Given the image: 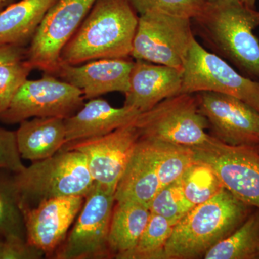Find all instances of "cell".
I'll use <instances>...</instances> for the list:
<instances>
[{
	"instance_id": "cell-1",
	"label": "cell",
	"mask_w": 259,
	"mask_h": 259,
	"mask_svg": "<svg viewBox=\"0 0 259 259\" xmlns=\"http://www.w3.org/2000/svg\"><path fill=\"white\" fill-rule=\"evenodd\" d=\"M204 44L242 74L259 80V11L238 1L207 2L192 19Z\"/></svg>"
},
{
	"instance_id": "cell-2",
	"label": "cell",
	"mask_w": 259,
	"mask_h": 259,
	"mask_svg": "<svg viewBox=\"0 0 259 259\" xmlns=\"http://www.w3.org/2000/svg\"><path fill=\"white\" fill-rule=\"evenodd\" d=\"M139 18L128 0H97L61 51V62L131 58Z\"/></svg>"
},
{
	"instance_id": "cell-3",
	"label": "cell",
	"mask_w": 259,
	"mask_h": 259,
	"mask_svg": "<svg viewBox=\"0 0 259 259\" xmlns=\"http://www.w3.org/2000/svg\"><path fill=\"white\" fill-rule=\"evenodd\" d=\"M253 208L223 189L174 226L165 259L203 258L207 250L241 226Z\"/></svg>"
},
{
	"instance_id": "cell-4",
	"label": "cell",
	"mask_w": 259,
	"mask_h": 259,
	"mask_svg": "<svg viewBox=\"0 0 259 259\" xmlns=\"http://www.w3.org/2000/svg\"><path fill=\"white\" fill-rule=\"evenodd\" d=\"M22 209L32 208L47 199L86 196L95 185L82 153L61 150L51 157L32 162L14 173Z\"/></svg>"
},
{
	"instance_id": "cell-5",
	"label": "cell",
	"mask_w": 259,
	"mask_h": 259,
	"mask_svg": "<svg viewBox=\"0 0 259 259\" xmlns=\"http://www.w3.org/2000/svg\"><path fill=\"white\" fill-rule=\"evenodd\" d=\"M140 139L195 147L211 135L207 119L199 110L195 94L180 93L141 112L134 121Z\"/></svg>"
},
{
	"instance_id": "cell-6",
	"label": "cell",
	"mask_w": 259,
	"mask_h": 259,
	"mask_svg": "<svg viewBox=\"0 0 259 259\" xmlns=\"http://www.w3.org/2000/svg\"><path fill=\"white\" fill-rule=\"evenodd\" d=\"M192 19L153 11L139 15L131 58L182 71L194 39Z\"/></svg>"
},
{
	"instance_id": "cell-7",
	"label": "cell",
	"mask_w": 259,
	"mask_h": 259,
	"mask_svg": "<svg viewBox=\"0 0 259 259\" xmlns=\"http://www.w3.org/2000/svg\"><path fill=\"white\" fill-rule=\"evenodd\" d=\"M213 92L236 97L259 112V80L247 77L194 37L182 69L181 93Z\"/></svg>"
},
{
	"instance_id": "cell-8",
	"label": "cell",
	"mask_w": 259,
	"mask_h": 259,
	"mask_svg": "<svg viewBox=\"0 0 259 259\" xmlns=\"http://www.w3.org/2000/svg\"><path fill=\"white\" fill-rule=\"evenodd\" d=\"M194 161L212 168L225 189L242 202L259 209V148L231 146L211 135L192 147Z\"/></svg>"
},
{
	"instance_id": "cell-9",
	"label": "cell",
	"mask_w": 259,
	"mask_h": 259,
	"mask_svg": "<svg viewBox=\"0 0 259 259\" xmlns=\"http://www.w3.org/2000/svg\"><path fill=\"white\" fill-rule=\"evenodd\" d=\"M115 204V194L95 183L85 196L73 228L53 258H112L108 237Z\"/></svg>"
},
{
	"instance_id": "cell-10",
	"label": "cell",
	"mask_w": 259,
	"mask_h": 259,
	"mask_svg": "<svg viewBox=\"0 0 259 259\" xmlns=\"http://www.w3.org/2000/svg\"><path fill=\"white\" fill-rule=\"evenodd\" d=\"M84 100L79 89L45 73L40 79H27L20 86L0 115V122L15 125L33 117L66 119L82 107Z\"/></svg>"
},
{
	"instance_id": "cell-11",
	"label": "cell",
	"mask_w": 259,
	"mask_h": 259,
	"mask_svg": "<svg viewBox=\"0 0 259 259\" xmlns=\"http://www.w3.org/2000/svg\"><path fill=\"white\" fill-rule=\"evenodd\" d=\"M97 0H57L48 11L27 48L25 60L47 74L59 68L65 45L79 28Z\"/></svg>"
},
{
	"instance_id": "cell-12",
	"label": "cell",
	"mask_w": 259,
	"mask_h": 259,
	"mask_svg": "<svg viewBox=\"0 0 259 259\" xmlns=\"http://www.w3.org/2000/svg\"><path fill=\"white\" fill-rule=\"evenodd\" d=\"M134 122L104 136L67 143L61 150L82 153L95 183L115 194L140 139Z\"/></svg>"
},
{
	"instance_id": "cell-13",
	"label": "cell",
	"mask_w": 259,
	"mask_h": 259,
	"mask_svg": "<svg viewBox=\"0 0 259 259\" xmlns=\"http://www.w3.org/2000/svg\"><path fill=\"white\" fill-rule=\"evenodd\" d=\"M199 110L212 136L231 146H259V112L231 95L213 92L196 93Z\"/></svg>"
},
{
	"instance_id": "cell-14",
	"label": "cell",
	"mask_w": 259,
	"mask_h": 259,
	"mask_svg": "<svg viewBox=\"0 0 259 259\" xmlns=\"http://www.w3.org/2000/svg\"><path fill=\"white\" fill-rule=\"evenodd\" d=\"M84 196H67L42 201L23 209L26 239L47 258H54L84 202Z\"/></svg>"
},
{
	"instance_id": "cell-15",
	"label": "cell",
	"mask_w": 259,
	"mask_h": 259,
	"mask_svg": "<svg viewBox=\"0 0 259 259\" xmlns=\"http://www.w3.org/2000/svg\"><path fill=\"white\" fill-rule=\"evenodd\" d=\"M134 61L128 59H97L79 65L61 62L54 76L82 92L85 100L129 88Z\"/></svg>"
},
{
	"instance_id": "cell-16",
	"label": "cell",
	"mask_w": 259,
	"mask_h": 259,
	"mask_svg": "<svg viewBox=\"0 0 259 259\" xmlns=\"http://www.w3.org/2000/svg\"><path fill=\"white\" fill-rule=\"evenodd\" d=\"M182 71L164 65L134 61L124 105L139 112L151 110L182 91Z\"/></svg>"
},
{
	"instance_id": "cell-17",
	"label": "cell",
	"mask_w": 259,
	"mask_h": 259,
	"mask_svg": "<svg viewBox=\"0 0 259 259\" xmlns=\"http://www.w3.org/2000/svg\"><path fill=\"white\" fill-rule=\"evenodd\" d=\"M161 188L155 141L139 139L115 192V202H138L149 207Z\"/></svg>"
},
{
	"instance_id": "cell-18",
	"label": "cell",
	"mask_w": 259,
	"mask_h": 259,
	"mask_svg": "<svg viewBox=\"0 0 259 259\" xmlns=\"http://www.w3.org/2000/svg\"><path fill=\"white\" fill-rule=\"evenodd\" d=\"M140 114L134 107L117 108L98 97L89 100L74 115L64 119L66 144L110 134L132 123Z\"/></svg>"
},
{
	"instance_id": "cell-19",
	"label": "cell",
	"mask_w": 259,
	"mask_h": 259,
	"mask_svg": "<svg viewBox=\"0 0 259 259\" xmlns=\"http://www.w3.org/2000/svg\"><path fill=\"white\" fill-rule=\"evenodd\" d=\"M19 125L15 135L22 159L41 161L54 156L66 144L64 119L33 117Z\"/></svg>"
},
{
	"instance_id": "cell-20",
	"label": "cell",
	"mask_w": 259,
	"mask_h": 259,
	"mask_svg": "<svg viewBox=\"0 0 259 259\" xmlns=\"http://www.w3.org/2000/svg\"><path fill=\"white\" fill-rule=\"evenodd\" d=\"M57 0H19L0 12V45L25 47Z\"/></svg>"
},
{
	"instance_id": "cell-21",
	"label": "cell",
	"mask_w": 259,
	"mask_h": 259,
	"mask_svg": "<svg viewBox=\"0 0 259 259\" xmlns=\"http://www.w3.org/2000/svg\"><path fill=\"white\" fill-rule=\"evenodd\" d=\"M149 207L138 202H115L109 231V248L112 258L122 259L131 251L151 218Z\"/></svg>"
},
{
	"instance_id": "cell-22",
	"label": "cell",
	"mask_w": 259,
	"mask_h": 259,
	"mask_svg": "<svg viewBox=\"0 0 259 259\" xmlns=\"http://www.w3.org/2000/svg\"><path fill=\"white\" fill-rule=\"evenodd\" d=\"M204 259H259V209L253 208L241 226L214 245Z\"/></svg>"
},
{
	"instance_id": "cell-23",
	"label": "cell",
	"mask_w": 259,
	"mask_h": 259,
	"mask_svg": "<svg viewBox=\"0 0 259 259\" xmlns=\"http://www.w3.org/2000/svg\"><path fill=\"white\" fill-rule=\"evenodd\" d=\"M0 234L4 239H26V229L14 173L0 168Z\"/></svg>"
},
{
	"instance_id": "cell-24",
	"label": "cell",
	"mask_w": 259,
	"mask_h": 259,
	"mask_svg": "<svg viewBox=\"0 0 259 259\" xmlns=\"http://www.w3.org/2000/svg\"><path fill=\"white\" fill-rule=\"evenodd\" d=\"M180 180L186 199L193 207L207 202L225 189L212 168L200 161H194Z\"/></svg>"
},
{
	"instance_id": "cell-25",
	"label": "cell",
	"mask_w": 259,
	"mask_h": 259,
	"mask_svg": "<svg viewBox=\"0 0 259 259\" xmlns=\"http://www.w3.org/2000/svg\"><path fill=\"white\" fill-rule=\"evenodd\" d=\"M174 226L166 218L151 213L136 246L122 259H165V248Z\"/></svg>"
},
{
	"instance_id": "cell-26",
	"label": "cell",
	"mask_w": 259,
	"mask_h": 259,
	"mask_svg": "<svg viewBox=\"0 0 259 259\" xmlns=\"http://www.w3.org/2000/svg\"><path fill=\"white\" fill-rule=\"evenodd\" d=\"M155 141L157 152V167L160 186L180 180L187 168L194 161L192 148L169 143Z\"/></svg>"
},
{
	"instance_id": "cell-27",
	"label": "cell",
	"mask_w": 259,
	"mask_h": 259,
	"mask_svg": "<svg viewBox=\"0 0 259 259\" xmlns=\"http://www.w3.org/2000/svg\"><path fill=\"white\" fill-rule=\"evenodd\" d=\"M194 207L186 199L180 180L159 190L149 205L151 213L166 218L175 226Z\"/></svg>"
},
{
	"instance_id": "cell-28",
	"label": "cell",
	"mask_w": 259,
	"mask_h": 259,
	"mask_svg": "<svg viewBox=\"0 0 259 259\" xmlns=\"http://www.w3.org/2000/svg\"><path fill=\"white\" fill-rule=\"evenodd\" d=\"M33 69L25 59L0 64V115Z\"/></svg>"
},
{
	"instance_id": "cell-29",
	"label": "cell",
	"mask_w": 259,
	"mask_h": 259,
	"mask_svg": "<svg viewBox=\"0 0 259 259\" xmlns=\"http://www.w3.org/2000/svg\"><path fill=\"white\" fill-rule=\"evenodd\" d=\"M139 15L158 11L168 14L195 18L203 10L206 0H128Z\"/></svg>"
},
{
	"instance_id": "cell-30",
	"label": "cell",
	"mask_w": 259,
	"mask_h": 259,
	"mask_svg": "<svg viewBox=\"0 0 259 259\" xmlns=\"http://www.w3.org/2000/svg\"><path fill=\"white\" fill-rule=\"evenodd\" d=\"M25 166L17 146L15 131L0 126V168L17 173Z\"/></svg>"
},
{
	"instance_id": "cell-31",
	"label": "cell",
	"mask_w": 259,
	"mask_h": 259,
	"mask_svg": "<svg viewBox=\"0 0 259 259\" xmlns=\"http://www.w3.org/2000/svg\"><path fill=\"white\" fill-rule=\"evenodd\" d=\"M45 253L25 240L3 239L0 243V259H41Z\"/></svg>"
},
{
	"instance_id": "cell-32",
	"label": "cell",
	"mask_w": 259,
	"mask_h": 259,
	"mask_svg": "<svg viewBox=\"0 0 259 259\" xmlns=\"http://www.w3.org/2000/svg\"><path fill=\"white\" fill-rule=\"evenodd\" d=\"M27 48L0 45V64L25 59Z\"/></svg>"
},
{
	"instance_id": "cell-33",
	"label": "cell",
	"mask_w": 259,
	"mask_h": 259,
	"mask_svg": "<svg viewBox=\"0 0 259 259\" xmlns=\"http://www.w3.org/2000/svg\"><path fill=\"white\" fill-rule=\"evenodd\" d=\"M206 1L214 2L218 1V0H206ZM233 1L240 2V3H243V4L246 5V6L250 7V8H255V4H256L257 0H233Z\"/></svg>"
},
{
	"instance_id": "cell-34",
	"label": "cell",
	"mask_w": 259,
	"mask_h": 259,
	"mask_svg": "<svg viewBox=\"0 0 259 259\" xmlns=\"http://www.w3.org/2000/svg\"><path fill=\"white\" fill-rule=\"evenodd\" d=\"M14 2L15 0H0V12Z\"/></svg>"
},
{
	"instance_id": "cell-35",
	"label": "cell",
	"mask_w": 259,
	"mask_h": 259,
	"mask_svg": "<svg viewBox=\"0 0 259 259\" xmlns=\"http://www.w3.org/2000/svg\"><path fill=\"white\" fill-rule=\"evenodd\" d=\"M3 239H4V238H3V237L1 236V234H0V243L3 241Z\"/></svg>"
},
{
	"instance_id": "cell-36",
	"label": "cell",
	"mask_w": 259,
	"mask_h": 259,
	"mask_svg": "<svg viewBox=\"0 0 259 259\" xmlns=\"http://www.w3.org/2000/svg\"><path fill=\"white\" fill-rule=\"evenodd\" d=\"M258 148H259V146H258Z\"/></svg>"
}]
</instances>
